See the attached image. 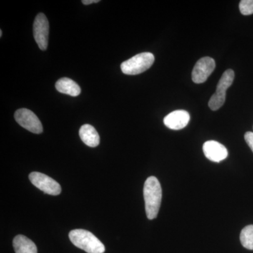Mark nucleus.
Wrapping results in <instances>:
<instances>
[{
    "label": "nucleus",
    "instance_id": "obj_3",
    "mask_svg": "<svg viewBox=\"0 0 253 253\" xmlns=\"http://www.w3.org/2000/svg\"><path fill=\"white\" fill-rule=\"evenodd\" d=\"M154 54L151 53H140L121 63V68L124 74L135 76L147 71L154 64Z\"/></svg>",
    "mask_w": 253,
    "mask_h": 253
},
{
    "label": "nucleus",
    "instance_id": "obj_1",
    "mask_svg": "<svg viewBox=\"0 0 253 253\" xmlns=\"http://www.w3.org/2000/svg\"><path fill=\"white\" fill-rule=\"evenodd\" d=\"M144 197L146 216L154 219L157 217L162 200V189L157 178L150 176L145 181Z\"/></svg>",
    "mask_w": 253,
    "mask_h": 253
},
{
    "label": "nucleus",
    "instance_id": "obj_18",
    "mask_svg": "<svg viewBox=\"0 0 253 253\" xmlns=\"http://www.w3.org/2000/svg\"><path fill=\"white\" fill-rule=\"evenodd\" d=\"M1 36H2V31L1 30V31H0V36L1 37Z\"/></svg>",
    "mask_w": 253,
    "mask_h": 253
},
{
    "label": "nucleus",
    "instance_id": "obj_8",
    "mask_svg": "<svg viewBox=\"0 0 253 253\" xmlns=\"http://www.w3.org/2000/svg\"><path fill=\"white\" fill-rule=\"evenodd\" d=\"M215 61L212 58H201L196 62L193 69L192 81L196 84H201L207 81L215 68Z\"/></svg>",
    "mask_w": 253,
    "mask_h": 253
},
{
    "label": "nucleus",
    "instance_id": "obj_7",
    "mask_svg": "<svg viewBox=\"0 0 253 253\" xmlns=\"http://www.w3.org/2000/svg\"><path fill=\"white\" fill-rule=\"evenodd\" d=\"M49 31V25L47 18L45 15L40 13L37 15L33 23V35L37 44L42 51H44L47 48Z\"/></svg>",
    "mask_w": 253,
    "mask_h": 253
},
{
    "label": "nucleus",
    "instance_id": "obj_5",
    "mask_svg": "<svg viewBox=\"0 0 253 253\" xmlns=\"http://www.w3.org/2000/svg\"><path fill=\"white\" fill-rule=\"evenodd\" d=\"M32 184L44 194L57 196L61 192V187L57 181L42 173L33 172L29 175Z\"/></svg>",
    "mask_w": 253,
    "mask_h": 253
},
{
    "label": "nucleus",
    "instance_id": "obj_17",
    "mask_svg": "<svg viewBox=\"0 0 253 253\" xmlns=\"http://www.w3.org/2000/svg\"><path fill=\"white\" fill-rule=\"evenodd\" d=\"M99 1V0H83L82 3L84 5H89L93 4V3H98Z\"/></svg>",
    "mask_w": 253,
    "mask_h": 253
},
{
    "label": "nucleus",
    "instance_id": "obj_9",
    "mask_svg": "<svg viewBox=\"0 0 253 253\" xmlns=\"http://www.w3.org/2000/svg\"><path fill=\"white\" fill-rule=\"evenodd\" d=\"M203 150L205 156L212 162L219 163L228 156V151L224 145L216 141H208L204 143Z\"/></svg>",
    "mask_w": 253,
    "mask_h": 253
},
{
    "label": "nucleus",
    "instance_id": "obj_13",
    "mask_svg": "<svg viewBox=\"0 0 253 253\" xmlns=\"http://www.w3.org/2000/svg\"><path fill=\"white\" fill-rule=\"evenodd\" d=\"M13 246L16 253H38L36 244L25 236H16L13 241Z\"/></svg>",
    "mask_w": 253,
    "mask_h": 253
},
{
    "label": "nucleus",
    "instance_id": "obj_4",
    "mask_svg": "<svg viewBox=\"0 0 253 253\" xmlns=\"http://www.w3.org/2000/svg\"><path fill=\"white\" fill-rule=\"evenodd\" d=\"M234 77L235 74L233 70H226L225 72L223 73L218 83L215 92L211 96L208 102L210 109L212 111H217L224 105L225 102L226 90L232 84Z\"/></svg>",
    "mask_w": 253,
    "mask_h": 253
},
{
    "label": "nucleus",
    "instance_id": "obj_12",
    "mask_svg": "<svg viewBox=\"0 0 253 253\" xmlns=\"http://www.w3.org/2000/svg\"><path fill=\"white\" fill-rule=\"evenodd\" d=\"M56 89L62 94L77 96L81 94V89L76 82L68 78H63L56 83Z\"/></svg>",
    "mask_w": 253,
    "mask_h": 253
},
{
    "label": "nucleus",
    "instance_id": "obj_14",
    "mask_svg": "<svg viewBox=\"0 0 253 253\" xmlns=\"http://www.w3.org/2000/svg\"><path fill=\"white\" fill-rule=\"evenodd\" d=\"M240 240L245 249L253 251V225L246 226L242 229Z\"/></svg>",
    "mask_w": 253,
    "mask_h": 253
},
{
    "label": "nucleus",
    "instance_id": "obj_15",
    "mask_svg": "<svg viewBox=\"0 0 253 253\" xmlns=\"http://www.w3.org/2000/svg\"><path fill=\"white\" fill-rule=\"evenodd\" d=\"M240 11L244 16L253 14V0H241L239 4Z\"/></svg>",
    "mask_w": 253,
    "mask_h": 253
},
{
    "label": "nucleus",
    "instance_id": "obj_11",
    "mask_svg": "<svg viewBox=\"0 0 253 253\" xmlns=\"http://www.w3.org/2000/svg\"><path fill=\"white\" fill-rule=\"evenodd\" d=\"M82 141L89 147H96L99 146L100 137L97 131L90 125H84L81 126L79 131Z\"/></svg>",
    "mask_w": 253,
    "mask_h": 253
},
{
    "label": "nucleus",
    "instance_id": "obj_6",
    "mask_svg": "<svg viewBox=\"0 0 253 253\" xmlns=\"http://www.w3.org/2000/svg\"><path fill=\"white\" fill-rule=\"evenodd\" d=\"M15 120L21 126L34 134H41L42 125L38 116L31 110L18 109L14 114Z\"/></svg>",
    "mask_w": 253,
    "mask_h": 253
},
{
    "label": "nucleus",
    "instance_id": "obj_16",
    "mask_svg": "<svg viewBox=\"0 0 253 253\" xmlns=\"http://www.w3.org/2000/svg\"><path fill=\"white\" fill-rule=\"evenodd\" d=\"M245 140L253 152V132L248 131L245 134Z\"/></svg>",
    "mask_w": 253,
    "mask_h": 253
},
{
    "label": "nucleus",
    "instance_id": "obj_10",
    "mask_svg": "<svg viewBox=\"0 0 253 253\" xmlns=\"http://www.w3.org/2000/svg\"><path fill=\"white\" fill-rule=\"evenodd\" d=\"M190 115L184 110H176L164 118L165 126L173 130H179L189 124Z\"/></svg>",
    "mask_w": 253,
    "mask_h": 253
},
{
    "label": "nucleus",
    "instance_id": "obj_2",
    "mask_svg": "<svg viewBox=\"0 0 253 253\" xmlns=\"http://www.w3.org/2000/svg\"><path fill=\"white\" fill-rule=\"evenodd\" d=\"M70 240L76 247L87 253H104V245L90 231L75 229L69 234Z\"/></svg>",
    "mask_w": 253,
    "mask_h": 253
}]
</instances>
